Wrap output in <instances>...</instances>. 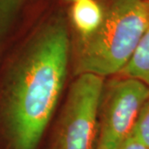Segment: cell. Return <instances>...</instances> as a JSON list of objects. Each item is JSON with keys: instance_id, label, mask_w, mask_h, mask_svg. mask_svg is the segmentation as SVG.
Instances as JSON below:
<instances>
[{"instance_id": "1", "label": "cell", "mask_w": 149, "mask_h": 149, "mask_svg": "<svg viewBox=\"0 0 149 149\" xmlns=\"http://www.w3.org/2000/svg\"><path fill=\"white\" fill-rule=\"evenodd\" d=\"M69 36L55 18L0 60V130L12 149H36L63 90Z\"/></svg>"}, {"instance_id": "2", "label": "cell", "mask_w": 149, "mask_h": 149, "mask_svg": "<svg viewBox=\"0 0 149 149\" xmlns=\"http://www.w3.org/2000/svg\"><path fill=\"white\" fill-rule=\"evenodd\" d=\"M148 28L149 0H112L99 28L80 39L79 74L104 77L120 72Z\"/></svg>"}, {"instance_id": "3", "label": "cell", "mask_w": 149, "mask_h": 149, "mask_svg": "<svg viewBox=\"0 0 149 149\" xmlns=\"http://www.w3.org/2000/svg\"><path fill=\"white\" fill-rule=\"evenodd\" d=\"M103 77L82 73L71 85L58 128L56 149H97Z\"/></svg>"}, {"instance_id": "4", "label": "cell", "mask_w": 149, "mask_h": 149, "mask_svg": "<svg viewBox=\"0 0 149 149\" xmlns=\"http://www.w3.org/2000/svg\"><path fill=\"white\" fill-rule=\"evenodd\" d=\"M149 87L126 77L113 81L107 91L97 149H118L133 133Z\"/></svg>"}, {"instance_id": "5", "label": "cell", "mask_w": 149, "mask_h": 149, "mask_svg": "<svg viewBox=\"0 0 149 149\" xmlns=\"http://www.w3.org/2000/svg\"><path fill=\"white\" fill-rule=\"evenodd\" d=\"M104 10L95 0H76L70 10L72 23L81 38L89 37L100 26Z\"/></svg>"}, {"instance_id": "6", "label": "cell", "mask_w": 149, "mask_h": 149, "mask_svg": "<svg viewBox=\"0 0 149 149\" xmlns=\"http://www.w3.org/2000/svg\"><path fill=\"white\" fill-rule=\"evenodd\" d=\"M120 73L125 77L140 80L149 87V28Z\"/></svg>"}, {"instance_id": "7", "label": "cell", "mask_w": 149, "mask_h": 149, "mask_svg": "<svg viewBox=\"0 0 149 149\" xmlns=\"http://www.w3.org/2000/svg\"><path fill=\"white\" fill-rule=\"evenodd\" d=\"M27 0H0V55L13 34Z\"/></svg>"}, {"instance_id": "8", "label": "cell", "mask_w": 149, "mask_h": 149, "mask_svg": "<svg viewBox=\"0 0 149 149\" xmlns=\"http://www.w3.org/2000/svg\"><path fill=\"white\" fill-rule=\"evenodd\" d=\"M132 133L149 147V97L142 107Z\"/></svg>"}, {"instance_id": "9", "label": "cell", "mask_w": 149, "mask_h": 149, "mask_svg": "<svg viewBox=\"0 0 149 149\" xmlns=\"http://www.w3.org/2000/svg\"><path fill=\"white\" fill-rule=\"evenodd\" d=\"M118 149H149V147L131 133V135L121 144Z\"/></svg>"}, {"instance_id": "10", "label": "cell", "mask_w": 149, "mask_h": 149, "mask_svg": "<svg viewBox=\"0 0 149 149\" xmlns=\"http://www.w3.org/2000/svg\"><path fill=\"white\" fill-rule=\"evenodd\" d=\"M70 1H71V2H74V1H76V0H70Z\"/></svg>"}]
</instances>
